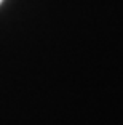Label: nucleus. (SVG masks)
I'll list each match as a JSON object with an SVG mask.
<instances>
[{"mask_svg": "<svg viewBox=\"0 0 123 125\" xmlns=\"http://www.w3.org/2000/svg\"><path fill=\"white\" fill-rule=\"evenodd\" d=\"M0 2H2V0H0Z\"/></svg>", "mask_w": 123, "mask_h": 125, "instance_id": "f257e3e1", "label": "nucleus"}]
</instances>
